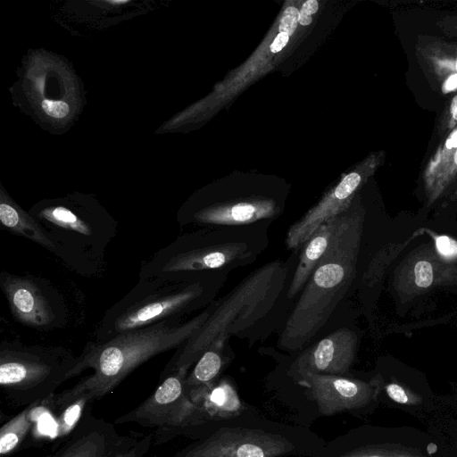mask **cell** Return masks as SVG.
<instances>
[{
	"label": "cell",
	"instance_id": "6da1fadb",
	"mask_svg": "<svg viewBox=\"0 0 457 457\" xmlns=\"http://www.w3.org/2000/svg\"><path fill=\"white\" fill-rule=\"evenodd\" d=\"M210 314L211 311L206 310L185 322L170 319L120 334L104 343L88 341L78 356L72 377L86 369H93L94 373L62 394L60 400L68 403L102 397L144 362L184 345Z\"/></svg>",
	"mask_w": 457,
	"mask_h": 457
},
{
	"label": "cell",
	"instance_id": "7a4b0ae2",
	"mask_svg": "<svg viewBox=\"0 0 457 457\" xmlns=\"http://www.w3.org/2000/svg\"><path fill=\"white\" fill-rule=\"evenodd\" d=\"M360 223L339 216L331 242L303 288L279 337L286 350L303 348L327 323L353 276Z\"/></svg>",
	"mask_w": 457,
	"mask_h": 457
},
{
	"label": "cell",
	"instance_id": "3957f363",
	"mask_svg": "<svg viewBox=\"0 0 457 457\" xmlns=\"http://www.w3.org/2000/svg\"><path fill=\"white\" fill-rule=\"evenodd\" d=\"M287 267L270 262L243 280L211 314L204 325L179 347L171 370L188 368L212 345L225 340L263 317L282 291Z\"/></svg>",
	"mask_w": 457,
	"mask_h": 457
},
{
	"label": "cell",
	"instance_id": "277c9868",
	"mask_svg": "<svg viewBox=\"0 0 457 457\" xmlns=\"http://www.w3.org/2000/svg\"><path fill=\"white\" fill-rule=\"evenodd\" d=\"M29 212L41 224L58 249V258L85 277L106 270L105 251L118 223L100 206L64 202L38 204Z\"/></svg>",
	"mask_w": 457,
	"mask_h": 457
},
{
	"label": "cell",
	"instance_id": "5b68a950",
	"mask_svg": "<svg viewBox=\"0 0 457 457\" xmlns=\"http://www.w3.org/2000/svg\"><path fill=\"white\" fill-rule=\"evenodd\" d=\"M204 293V282L196 278H139L137 285L104 312L92 341L104 343L126 332L180 319L202 303Z\"/></svg>",
	"mask_w": 457,
	"mask_h": 457
},
{
	"label": "cell",
	"instance_id": "8992f818",
	"mask_svg": "<svg viewBox=\"0 0 457 457\" xmlns=\"http://www.w3.org/2000/svg\"><path fill=\"white\" fill-rule=\"evenodd\" d=\"M78 356L62 346L28 345L19 340L0 345V385L21 399L46 396L72 377Z\"/></svg>",
	"mask_w": 457,
	"mask_h": 457
},
{
	"label": "cell",
	"instance_id": "52a82bcc",
	"mask_svg": "<svg viewBox=\"0 0 457 457\" xmlns=\"http://www.w3.org/2000/svg\"><path fill=\"white\" fill-rule=\"evenodd\" d=\"M243 242L211 243L204 233L185 234L145 261L139 278L170 280L195 278V273L225 267L247 256Z\"/></svg>",
	"mask_w": 457,
	"mask_h": 457
},
{
	"label": "cell",
	"instance_id": "ba28073f",
	"mask_svg": "<svg viewBox=\"0 0 457 457\" xmlns=\"http://www.w3.org/2000/svg\"><path fill=\"white\" fill-rule=\"evenodd\" d=\"M0 287L13 319L21 325L41 331L67 325L68 303L64 295L48 280L3 270Z\"/></svg>",
	"mask_w": 457,
	"mask_h": 457
},
{
	"label": "cell",
	"instance_id": "9c48e42d",
	"mask_svg": "<svg viewBox=\"0 0 457 457\" xmlns=\"http://www.w3.org/2000/svg\"><path fill=\"white\" fill-rule=\"evenodd\" d=\"M287 438L247 428H221L186 457H279L294 449Z\"/></svg>",
	"mask_w": 457,
	"mask_h": 457
},
{
	"label": "cell",
	"instance_id": "30bf717a",
	"mask_svg": "<svg viewBox=\"0 0 457 457\" xmlns=\"http://www.w3.org/2000/svg\"><path fill=\"white\" fill-rule=\"evenodd\" d=\"M306 387L322 415L359 409L376 397L377 386L337 375H307L297 379Z\"/></svg>",
	"mask_w": 457,
	"mask_h": 457
},
{
	"label": "cell",
	"instance_id": "8fae6325",
	"mask_svg": "<svg viewBox=\"0 0 457 457\" xmlns=\"http://www.w3.org/2000/svg\"><path fill=\"white\" fill-rule=\"evenodd\" d=\"M356 337L339 328L303 352L292 363L289 375L296 380L312 374L342 376L353 361Z\"/></svg>",
	"mask_w": 457,
	"mask_h": 457
},
{
	"label": "cell",
	"instance_id": "7c38bea8",
	"mask_svg": "<svg viewBox=\"0 0 457 457\" xmlns=\"http://www.w3.org/2000/svg\"><path fill=\"white\" fill-rule=\"evenodd\" d=\"M273 205L269 203L241 202L230 206L204 209L180 220L179 222H193L199 225H245L268 218L273 213Z\"/></svg>",
	"mask_w": 457,
	"mask_h": 457
},
{
	"label": "cell",
	"instance_id": "4fadbf2b",
	"mask_svg": "<svg viewBox=\"0 0 457 457\" xmlns=\"http://www.w3.org/2000/svg\"><path fill=\"white\" fill-rule=\"evenodd\" d=\"M339 216L324 224L303 244L300 260L291 280L287 296L293 298L303 290L318 263L326 253L335 233Z\"/></svg>",
	"mask_w": 457,
	"mask_h": 457
},
{
	"label": "cell",
	"instance_id": "5bb4252c",
	"mask_svg": "<svg viewBox=\"0 0 457 457\" xmlns=\"http://www.w3.org/2000/svg\"><path fill=\"white\" fill-rule=\"evenodd\" d=\"M0 222L9 232L31 240L58 257L56 245L41 224L5 195L0 198Z\"/></svg>",
	"mask_w": 457,
	"mask_h": 457
},
{
	"label": "cell",
	"instance_id": "9a60e30c",
	"mask_svg": "<svg viewBox=\"0 0 457 457\" xmlns=\"http://www.w3.org/2000/svg\"><path fill=\"white\" fill-rule=\"evenodd\" d=\"M168 376L156 389L152 397L137 412L141 418L153 420L157 414L164 413L168 407L177 402L183 394L187 370L178 369Z\"/></svg>",
	"mask_w": 457,
	"mask_h": 457
},
{
	"label": "cell",
	"instance_id": "2e32d148",
	"mask_svg": "<svg viewBox=\"0 0 457 457\" xmlns=\"http://www.w3.org/2000/svg\"><path fill=\"white\" fill-rule=\"evenodd\" d=\"M223 346L221 345H212L204 351L191 374L186 378V386H205L216 378L223 365Z\"/></svg>",
	"mask_w": 457,
	"mask_h": 457
},
{
	"label": "cell",
	"instance_id": "e0dca14e",
	"mask_svg": "<svg viewBox=\"0 0 457 457\" xmlns=\"http://www.w3.org/2000/svg\"><path fill=\"white\" fill-rule=\"evenodd\" d=\"M208 396V411L212 414H217L222 418L232 416L241 407L235 389L227 381H222L219 386L213 387Z\"/></svg>",
	"mask_w": 457,
	"mask_h": 457
},
{
	"label": "cell",
	"instance_id": "ac0fdd59",
	"mask_svg": "<svg viewBox=\"0 0 457 457\" xmlns=\"http://www.w3.org/2000/svg\"><path fill=\"white\" fill-rule=\"evenodd\" d=\"M30 409H27L4 425L0 431V453L4 455L12 451L29 431L31 424Z\"/></svg>",
	"mask_w": 457,
	"mask_h": 457
},
{
	"label": "cell",
	"instance_id": "d6986e66",
	"mask_svg": "<svg viewBox=\"0 0 457 457\" xmlns=\"http://www.w3.org/2000/svg\"><path fill=\"white\" fill-rule=\"evenodd\" d=\"M107 436L92 431L73 444L62 457H104L108 453Z\"/></svg>",
	"mask_w": 457,
	"mask_h": 457
},
{
	"label": "cell",
	"instance_id": "ffe728a7",
	"mask_svg": "<svg viewBox=\"0 0 457 457\" xmlns=\"http://www.w3.org/2000/svg\"><path fill=\"white\" fill-rule=\"evenodd\" d=\"M338 457H422L411 452L383 447H365L348 452Z\"/></svg>",
	"mask_w": 457,
	"mask_h": 457
},
{
	"label": "cell",
	"instance_id": "44dd1931",
	"mask_svg": "<svg viewBox=\"0 0 457 457\" xmlns=\"http://www.w3.org/2000/svg\"><path fill=\"white\" fill-rule=\"evenodd\" d=\"M31 421L37 422V428L43 436H55L58 435V425L51 414L44 407L30 409Z\"/></svg>",
	"mask_w": 457,
	"mask_h": 457
},
{
	"label": "cell",
	"instance_id": "7402d4cb",
	"mask_svg": "<svg viewBox=\"0 0 457 457\" xmlns=\"http://www.w3.org/2000/svg\"><path fill=\"white\" fill-rule=\"evenodd\" d=\"M457 150V129L452 131L450 136L447 137L443 150H440L436 154L435 162L429 164V174L437 173V171L443 167V165L452 157L454 152Z\"/></svg>",
	"mask_w": 457,
	"mask_h": 457
},
{
	"label": "cell",
	"instance_id": "603a6c76",
	"mask_svg": "<svg viewBox=\"0 0 457 457\" xmlns=\"http://www.w3.org/2000/svg\"><path fill=\"white\" fill-rule=\"evenodd\" d=\"M386 391L390 399L400 404L416 405L421 401L420 396L397 383L386 385Z\"/></svg>",
	"mask_w": 457,
	"mask_h": 457
},
{
	"label": "cell",
	"instance_id": "cb8c5ba5",
	"mask_svg": "<svg viewBox=\"0 0 457 457\" xmlns=\"http://www.w3.org/2000/svg\"><path fill=\"white\" fill-rule=\"evenodd\" d=\"M85 403V400L79 399L73 402V403L65 410L62 420V426L60 428V431L62 433L68 431L73 427L80 416L81 409Z\"/></svg>",
	"mask_w": 457,
	"mask_h": 457
},
{
	"label": "cell",
	"instance_id": "d4e9b609",
	"mask_svg": "<svg viewBox=\"0 0 457 457\" xmlns=\"http://www.w3.org/2000/svg\"><path fill=\"white\" fill-rule=\"evenodd\" d=\"M415 283L418 287H428L433 281V270L427 261H420L414 267Z\"/></svg>",
	"mask_w": 457,
	"mask_h": 457
},
{
	"label": "cell",
	"instance_id": "484cf974",
	"mask_svg": "<svg viewBox=\"0 0 457 457\" xmlns=\"http://www.w3.org/2000/svg\"><path fill=\"white\" fill-rule=\"evenodd\" d=\"M299 22V11L293 6L287 7L280 20L279 31L291 36Z\"/></svg>",
	"mask_w": 457,
	"mask_h": 457
},
{
	"label": "cell",
	"instance_id": "4316f807",
	"mask_svg": "<svg viewBox=\"0 0 457 457\" xmlns=\"http://www.w3.org/2000/svg\"><path fill=\"white\" fill-rule=\"evenodd\" d=\"M361 182V176L353 172L348 174L335 188V193L339 196L348 199Z\"/></svg>",
	"mask_w": 457,
	"mask_h": 457
},
{
	"label": "cell",
	"instance_id": "83f0119b",
	"mask_svg": "<svg viewBox=\"0 0 457 457\" xmlns=\"http://www.w3.org/2000/svg\"><path fill=\"white\" fill-rule=\"evenodd\" d=\"M436 245L441 256L446 259L457 257V241L447 236H440L436 239Z\"/></svg>",
	"mask_w": 457,
	"mask_h": 457
},
{
	"label": "cell",
	"instance_id": "f1b7e54d",
	"mask_svg": "<svg viewBox=\"0 0 457 457\" xmlns=\"http://www.w3.org/2000/svg\"><path fill=\"white\" fill-rule=\"evenodd\" d=\"M41 105L47 115L56 119L64 118L70 112L69 105L63 101L44 100Z\"/></svg>",
	"mask_w": 457,
	"mask_h": 457
},
{
	"label": "cell",
	"instance_id": "f546056e",
	"mask_svg": "<svg viewBox=\"0 0 457 457\" xmlns=\"http://www.w3.org/2000/svg\"><path fill=\"white\" fill-rule=\"evenodd\" d=\"M318 2L315 0L306 1L299 12V22L302 25H309L312 22V14L317 12Z\"/></svg>",
	"mask_w": 457,
	"mask_h": 457
},
{
	"label": "cell",
	"instance_id": "4dcf8cb0",
	"mask_svg": "<svg viewBox=\"0 0 457 457\" xmlns=\"http://www.w3.org/2000/svg\"><path fill=\"white\" fill-rule=\"evenodd\" d=\"M457 171V150L452 155V157L443 165V167L437 171L441 176L450 175Z\"/></svg>",
	"mask_w": 457,
	"mask_h": 457
},
{
	"label": "cell",
	"instance_id": "1f68e13d",
	"mask_svg": "<svg viewBox=\"0 0 457 457\" xmlns=\"http://www.w3.org/2000/svg\"><path fill=\"white\" fill-rule=\"evenodd\" d=\"M289 39V36L284 32H279V34L275 37L273 42L270 45V51L273 53H277L287 45Z\"/></svg>",
	"mask_w": 457,
	"mask_h": 457
},
{
	"label": "cell",
	"instance_id": "d6a6232c",
	"mask_svg": "<svg viewBox=\"0 0 457 457\" xmlns=\"http://www.w3.org/2000/svg\"><path fill=\"white\" fill-rule=\"evenodd\" d=\"M457 88V73H453L451 76H449L444 85H443V90L445 93L453 91Z\"/></svg>",
	"mask_w": 457,
	"mask_h": 457
},
{
	"label": "cell",
	"instance_id": "836d02e7",
	"mask_svg": "<svg viewBox=\"0 0 457 457\" xmlns=\"http://www.w3.org/2000/svg\"><path fill=\"white\" fill-rule=\"evenodd\" d=\"M457 110V96H455L450 104V112L453 114Z\"/></svg>",
	"mask_w": 457,
	"mask_h": 457
},
{
	"label": "cell",
	"instance_id": "e575fe53",
	"mask_svg": "<svg viewBox=\"0 0 457 457\" xmlns=\"http://www.w3.org/2000/svg\"><path fill=\"white\" fill-rule=\"evenodd\" d=\"M452 115H453V120H454V122H456L457 121V110Z\"/></svg>",
	"mask_w": 457,
	"mask_h": 457
},
{
	"label": "cell",
	"instance_id": "d590c367",
	"mask_svg": "<svg viewBox=\"0 0 457 457\" xmlns=\"http://www.w3.org/2000/svg\"><path fill=\"white\" fill-rule=\"evenodd\" d=\"M455 69L457 71V58H456V61H455Z\"/></svg>",
	"mask_w": 457,
	"mask_h": 457
}]
</instances>
